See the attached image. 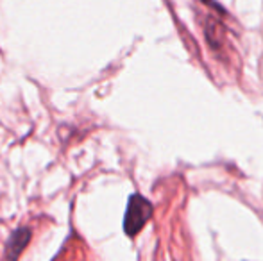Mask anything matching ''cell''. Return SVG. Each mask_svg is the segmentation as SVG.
<instances>
[{"mask_svg":"<svg viewBox=\"0 0 263 261\" xmlns=\"http://www.w3.org/2000/svg\"><path fill=\"white\" fill-rule=\"evenodd\" d=\"M151 216H153V204L145 197L138 195V193L131 195L124 215V233L131 238L136 236L145 227Z\"/></svg>","mask_w":263,"mask_h":261,"instance_id":"1","label":"cell"},{"mask_svg":"<svg viewBox=\"0 0 263 261\" xmlns=\"http://www.w3.org/2000/svg\"><path fill=\"white\" fill-rule=\"evenodd\" d=\"M31 229L29 227H20L9 236V240L6 242V249H4V258L2 261H18L20 254L24 252V249L27 247V244L31 242Z\"/></svg>","mask_w":263,"mask_h":261,"instance_id":"2","label":"cell"}]
</instances>
